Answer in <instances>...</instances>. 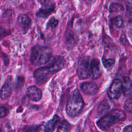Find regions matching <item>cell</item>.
<instances>
[{"label": "cell", "mask_w": 132, "mask_h": 132, "mask_svg": "<svg viewBox=\"0 0 132 132\" xmlns=\"http://www.w3.org/2000/svg\"><path fill=\"white\" fill-rule=\"evenodd\" d=\"M52 54V50L49 47L37 45L32 48L29 59L30 62L34 66L45 64L49 61Z\"/></svg>", "instance_id": "6da1fadb"}, {"label": "cell", "mask_w": 132, "mask_h": 132, "mask_svg": "<svg viewBox=\"0 0 132 132\" xmlns=\"http://www.w3.org/2000/svg\"><path fill=\"white\" fill-rule=\"evenodd\" d=\"M125 118L126 114L124 111L119 109H113L100 119L96 124L101 129L105 130Z\"/></svg>", "instance_id": "7a4b0ae2"}, {"label": "cell", "mask_w": 132, "mask_h": 132, "mask_svg": "<svg viewBox=\"0 0 132 132\" xmlns=\"http://www.w3.org/2000/svg\"><path fill=\"white\" fill-rule=\"evenodd\" d=\"M84 107V102L77 89L74 90L70 94L66 105V111L68 114L74 117L81 112Z\"/></svg>", "instance_id": "3957f363"}, {"label": "cell", "mask_w": 132, "mask_h": 132, "mask_svg": "<svg viewBox=\"0 0 132 132\" xmlns=\"http://www.w3.org/2000/svg\"><path fill=\"white\" fill-rule=\"evenodd\" d=\"M77 74L80 79H86L90 76V61L89 57H83L79 60Z\"/></svg>", "instance_id": "277c9868"}, {"label": "cell", "mask_w": 132, "mask_h": 132, "mask_svg": "<svg viewBox=\"0 0 132 132\" xmlns=\"http://www.w3.org/2000/svg\"><path fill=\"white\" fill-rule=\"evenodd\" d=\"M52 74L50 69L46 66L36 69L34 73V77L37 84L42 85L50 78Z\"/></svg>", "instance_id": "5b68a950"}, {"label": "cell", "mask_w": 132, "mask_h": 132, "mask_svg": "<svg viewBox=\"0 0 132 132\" xmlns=\"http://www.w3.org/2000/svg\"><path fill=\"white\" fill-rule=\"evenodd\" d=\"M122 93V81L119 79H115L109 88L107 92L108 96L111 100H117L120 97Z\"/></svg>", "instance_id": "8992f818"}, {"label": "cell", "mask_w": 132, "mask_h": 132, "mask_svg": "<svg viewBox=\"0 0 132 132\" xmlns=\"http://www.w3.org/2000/svg\"><path fill=\"white\" fill-rule=\"evenodd\" d=\"M47 67L50 69L53 74L61 70L65 63L64 58L60 56H55L50 59Z\"/></svg>", "instance_id": "52a82bcc"}, {"label": "cell", "mask_w": 132, "mask_h": 132, "mask_svg": "<svg viewBox=\"0 0 132 132\" xmlns=\"http://www.w3.org/2000/svg\"><path fill=\"white\" fill-rule=\"evenodd\" d=\"M13 88V79L11 76L7 77L0 90V97L3 100L7 98L11 94Z\"/></svg>", "instance_id": "ba28073f"}, {"label": "cell", "mask_w": 132, "mask_h": 132, "mask_svg": "<svg viewBox=\"0 0 132 132\" xmlns=\"http://www.w3.org/2000/svg\"><path fill=\"white\" fill-rule=\"evenodd\" d=\"M102 74V67L100 61L97 58H93L90 62V76L92 78L96 79Z\"/></svg>", "instance_id": "9c48e42d"}, {"label": "cell", "mask_w": 132, "mask_h": 132, "mask_svg": "<svg viewBox=\"0 0 132 132\" xmlns=\"http://www.w3.org/2000/svg\"><path fill=\"white\" fill-rule=\"evenodd\" d=\"M31 23V19L26 14H21L17 19V24L25 34L28 30Z\"/></svg>", "instance_id": "30bf717a"}, {"label": "cell", "mask_w": 132, "mask_h": 132, "mask_svg": "<svg viewBox=\"0 0 132 132\" xmlns=\"http://www.w3.org/2000/svg\"><path fill=\"white\" fill-rule=\"evenodd\" d=\"M26 95L31 100L35 102L39 101L42 97L41 90L35 86L29 87L26 90Z\"/></svg>", "instance_id": "8fae6325"}, {"label": "cell", "mask_w": 132, "mask_h": 132, "mask_svg": "<svg viewBox=\"0 0 132 132\" xmlns=\"http://www.w3.org/2000/svg\"><path fill=\"white\" fill-rule=\"evenodd\" d=\"M81 91L87 95H94L98 91L97 85L93 82H84L80 85Z\"/></svg>", "instance_id": "7c38bea8"}, {"label": "cell", "mask_w": 132, "mask_h": 132, "mask_svg": "<svg viewBox=\"0 0 132 132\" xmlns=\"http://www.w3.org/2000/svg\"><path fill=\"white\" fill-rule=\"evenodd\" d=\"M55 8V5L54 4L41 8L37 11L36 16L38 18L46 19L54 11Z\"/></svg>", "instance_id": "4fadbf2b"}, {"label": "cell", "mask_w": 132, "mask_h": 132, "mask_svg": "<svg viewBox=\"0 0 132 132\" xmlns=\"http://www.w3.org/2000/svg\"><path fill=\"white\" fill-rule=\"evenodd\" d=\"M121 81L123 95L125 96L132 98V82L129 79L128 77H123Z\"/></svg>", "instance_id": "5bb4252c"}, {"label": "cell", "mask_w": 132, "mask_h": 132, "mask_svg": "<svg viewBox=\"0 0 132 132\" xmlns=\"http://www.w3.org/2000/svg\"><path fill=\"white\" fill-rule=\"evenodd\" d=\"M60 118L57 115H55L53 118L48 121L44 127V132H53L56 125L59 121Z\"/></svg>", "instance_id": "9a60e30c"}, {"label": "cell", "mask_w": 132, "mask_h": 132, "mask_svg": "<svg viewBox=\"0 0 132 132\" xmlns=\"http://www.w3.org/2000/svg\"><path fill=\"white\" fill-rule=\"evenodd\" d=\"M110 105L107 100H104L101 102L97 108V113L100 115H104L108 113L110 111Z\"/></svg>", "instance_id": "2e32d148"}, {"label": "cell", "mask_w": 132, "mask_h": 132, "mask_svg": "<svg viewBox=\"0 0 132 132\" xmlns=\"http://www.w3.org/2000/svg\"><path fill=\"white\" fill-rule=\"evenodd\" d=\"M70 129V125L66 120H63L59 124L57 132H69Z\"/></svg>", "instance_id": "e0dca14e"}, {"label": "cell", "mask_w": 132, "mask_h": 132, "mask_svg": "<svg viewBox=\"0 0 132 132\" xmlns=\"http://www.w3.org/2000/svg\"><path fill=\"white\" fill-rule=\"evenodd\" d=\"M110 11L111 12L117 13L124 10V7L122 5L119 3H113L110 6Z\"/></svg>", "instance_id": "ac0fdd59"}, {"label": "cell", "mask_w": 132, "mask_h": 132, "mask_svg": "<svg viewBox=\"0 0 132 132\" xmlns=\"http://www.w3.org/2000/svg\"><path fill=\"white\" fill-rule=\"evenodd\" d=\"M103 63L106 68H111L114 64L115 60L113 58H103Z\"/></svg>", "instance_id": "d6986e66"}, {"label": "cell", "mask_w": 132, "mask_h": 132, "mask_svg": "<svg viewBox=\"0 0 132 132\" xmlns=\"http://www.w3.org/2000/svg\"><path fill=\"white\" fill-rule=\"evenodd\" d=\"M127 12L130 21H132V0H128L126 2Z\"/></svg>", "instance_id": "ffe728a7"}, {"label": "cell", "mask_w": 132, "mask_h": 132, "mask_svg": "<svg viewBox=\"0 0 132 132\" xmlns=\"http://www.w3.org/2000/svg\"><path fill=\"white\" fill-rule=\"evenodd\" d=\"M124 109L127 112L132 113V98H129L126 101L124 104Z\"/></svg>", "instance_id": "44dd1931"}, {"label": "cell", "mask_w": 132, "mask_h": 132, "mask_svg": "<svg viewBox=\"0 0 132 132\" xmlns=\"http://www.w3.org/2000/svg\"><path fill=\"white\" fill-rule=\"evenodd\" d=\"M58 20L56 19L55 18L53 17L50 19L48 23H47V27L51 28L52 29L55 28L58 24Z\"/></svg>", "instance_id": "7402d4cb"}, {"label": "cell", "mask_w": 132, "mask_h": 132, "mask_svg": "<svg viewBox=\"0 0 132 132\" xmlns=\"http://www.w3.org/2000/svg\"><path fill=\"white\" fill-rule=\"evenodd\" d=\"M10 30L0 26V40L10 34Z\"/></svg>", "instance_id": "603a6c76"}, {"label": "cell", "mask_w": 132, "mask_h": 132, "mask_svg": "<svg viewBox=\"0 0 132 132\" xmlns=\"http://www.w3.org/2000/svg\"><path fill=\"white\" fill-rule=\"evenodd\" d=\"M114 22L115 25L117 27H121L123 25V19L121 15L117 16L114 19Z\"/></svg>", "instance_id": "cb8c5ba5"}, {"label": "cell", "mask_w": 132, "mask_h": 132, "mask_svg": "<svg viewBox=\"0 0 132 132\" xmlns=\"http://www.w3.org/2000/svg\"><path fill=\"white\" fill-rule=\"evenodd\" d=\"M8 110L4 106H0V118H3L8 114Z\"/></svg>", "instance_id": "d4e9b609"}, {"label": "cell", "mask_w": 132, "mask_h": 132, "mask_svg": "<svg viewBox=\"0 0 132 132\" xmlns=\"http://www.w3.org/2000/svg\"><path fill=\"white\" fill-rule=\"evenodd\" d=\"M24 83V78L22 77H19L18 78L17 84H16V89H19L23 85Z\"/></svg>", "instance_id": "484cf974"}, {"label": "cell", "mask_w": 132, "mask_h": 132, "mask_svg": "<svg viewBox=\"0 0 132 132\" xmlns=\"http://www.w3.org/2000/svg\"><path fill=\"white\" fill-rule=\"evenodd\" d=\"M123 132H132V125L125 127L123 129Z\"/></svg>", "instance_id": "4316f807"}, {"label": "cell", "mask_w": 132, "mask_h": 132, "mask_svg": "<svg viewBox=\"0 0 132 132\" xmlns=\"http://www.w3.org/2000/svg\"><path fill=\"white\" fill-rule=\"evenodd\" d=\"M39 3L43 5H46L50 1V0H38Z\"/></svg>", "instance_id": "83f0119b"}, {"label": "cell", "mask_w": 132, "mask_h": 132, "mask_svg": "<svg viewBox=\"0 0 132 132\" xmlns=\"http://www.w3.org/2000/svg\"><path fill=\"white\" fill-rule=\"evenodd\" d=\"M128 78L132 82V69L129 71V72L128 73Z\"/></svg>", "instance_id": "f1b7e54d"}]
</instances>
